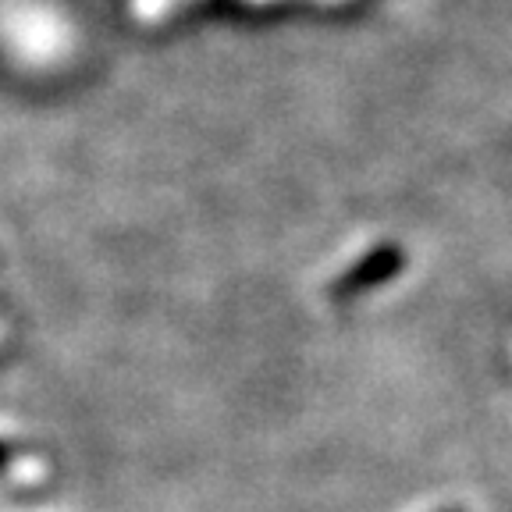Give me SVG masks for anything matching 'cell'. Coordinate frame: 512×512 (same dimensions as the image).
Instances as JSON below:
<instances>
[{
    "mask_svg": "<svg viewBox=\"0 0 512 512\" xmlns=\"http://www.w3.org/2000/svg\"><path fill=\"white\" fill-rule=\"evenodd\" d=\"M399 267H402V253H395V249H381V253L367 256L363 264L352 267L345 278H338L335 296H356V292H363V288L377 285V281H384L388 274H395Z\"/></svg>",
    "mask_w": 512,
    "mask_h": 512,
    "instance_id": "cell-1",
    "label": "cell"
},
{
    "mask_svg": "<svg viewBox=\"0 0 512 512\" xmlns=\"http://www.w3.org/2000/svg\"><path fill=\"white\" fill-rule=\"evenodd\" d=\"M4 456H8V448H4V445H0V463H4Z\"/></svg>",
    "mask_w": 512,
    "mask_h": 512,
    "instance_id": "cell-2",
    "label": "cell"
}]
</instances>
